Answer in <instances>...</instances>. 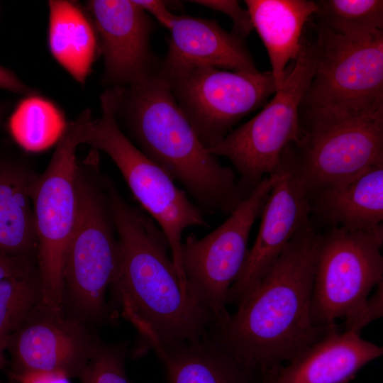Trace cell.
I'll return each instance as SVG.
<instances>
[{
  "label": "cell",
  "instance_id": "cell-1",
  "mask_svg": "<svg viewBox=\"0 0 383 383\" xmlns=\"http://www.w3.org/2000/svg\"><path fill=\"white\" fill-rule=\"evenodd\" d=\"M318 236L312 221L300 230L237 311L209 329L211 337L263 377L335 325L315 326L311 316Z\"/></svg>",
  "mask_w": 383,
  "mask_h": 383
},
{
  "label": "cell",
  "instance_id": "cell-2",
  "mask_svg": "<svg viewBox=\"0 0 383 383\" xmlns=\"http://www.w3.org/2000/svg\"><path fill=\"white\" fill-rule=\"evenodd\" d=\"M115 90V116L123 132L203 212L229 215L250 194L202 144L158 71Z\"/></svg>",
  "mask_w": 383,
  "mask_h": 383
},
{
  "label": "cell",
  "instance_id": "cell-3",
  "mask_svg": "<svg viewBox=\"0 0 383 383\" xmlns=\"http://www.w3.org/2000/svg\"><path fill=\"white\" fill-rule=\"evenodd\" d=\"M110 207L119 245V267L111 286L122 306L145 321L165 344L208 335L211 313L181 284L158 225L129 204L108 177Z\"/></svg>",
  "mask_w": 383,
  "mask_h": 383
},
{
  "label": "cell",
  "instance_id": "cell-4",
  "mask_svg": "<svg viewBox=\"0 0 383 383\" xmlns=\"http://www.w3.org/2000/svg\"><path fill=\"white\" fill-rule=\"evenodd\" d=\"M107 177L99 156L89 152L78 161L77 209L63 266V311L86 323H100L107 315L106 291L119 267V245L111 214Z\"/></svg>",
  "mask_w": 383,
  "mask_h": 383
},
{
  "label": "cell",
  "instance_id": "cell-5",
  "mask_svg": "<svg viewBox=\"0 0 383 383\" xmlns=\"http://www.w3.org/2000/svg\"><path fill=\"white\" fill-rule=\"evenodd\" d=\"M383 226L372 231L329 228L318 234L311 306L313 324L344 318L345 330L360 331L383 313Z\"/></svg>",
  "mask_w": 383,
  "mask_h": 383
},
{
  "label": "cell",
  "instance_id": "cell-6",
  "mask_svg": "<svg viewBox=\"0 0 383 383\" xmlns=\"http://www.w3.org/2000/svg\"><path fill=\"white\" fill-rule=\"evenodd\" d=\"M100 105L101 116L87 124L82 144L104 152L117 166L134 198L164 233L181 284L187 291L181 255L182 235L189 227L209 226L204 212L123 132L115 116L113 88L101 94Z\"/></svg>",
  "mask_w": 383,
  "mask_h": 383
},
{
  "label": "cell",
  "instance_id": "cell-7",
  "mask_svg": "<svg viewBox=\"0 0 383 383\" xmlns=\"http://www.w3.org/2000/svg\"><path fill=\"white\" fill-rule=\"evenodd\" d=\"M92 118L91 110L86 109L66 123L48 167L31 191L41 287L39 307L51 313H64L63 266L77 209L76 153Z\"/></svg>",
  "mask_w": 383,
  "mask_h": 383
},
{
  "label": "cell",
  "instance_id": "cell-8",
  "mask_svg": "<svg viewBox=\"0 0 383 383\" xmlns=\"http://www.w3.org/2000/svg\"><path fill=\"white\" fill-rule=\"evenodd\" d=\"M316 67L315 40L304 38L298 57L273 98L253 118L208 149L232 162L240 175L239 183L249 192L275 172L284 150L301 140L300 107Z\"/></svg>",
  "mask_w": 383,
  "mask_h": 383
},
{
  "label": "cell",
  "instance_id": "cell-9",
  "mask_svg": "<svg viewBox=\"0 0 383 383\" xmlns=\"http://www.w3.org/2000/svg\"><path fill=\"white\" fill-rule=\"evenodd\" d=\"M316 67L300 119L356 115L383 109V30L359 38L317 26Z\"/></svg>",
  "mask_w": 383,
  "mask_h": 383
},
{
  "label": "cell",
  "instance_id": "cell-10",
  "mask_svg": "<svg viewBox=\"0 0 383 383\" xmlns=\"http://www.w3.org/2000/svg\"><path fill=\"white\" fill-rule=\"evenodd\" d=\"M300 123L301 140L283 154L306 196L383 165V109Z\"/></svg>",
  "mask_w": 383,
  "mask_h": 383
},
{
  "label": "cell",
  "instance_id": "cell-11",
  "mask_svg": "<svg viewBox=\"0 0 383 383\" xmlns=\"http://www.w3.org/2000/svg\"><path fill=\"white\" fill-rule=\"evenodd\" d=\"M279 177L277 169L263 178L227 219L204 237L191 234L182 241L187 289L211 313L213 324L230 315L226 309L228 291L245 263L252 225Z\"/></svg>",
  "mask_w": 383,
  "mask_h": 383
},
{
  "label": "cell",
  "instance_id": "cell-12",
  "mask_svg": "<svg viewBox=\"0 0 383 383\" xmlns=\"http://www.w3.org/2000/svg\"><path fill=\"white\" fill-rule=\"evenodd\" d=\"M158 73L207 149L221 142L234 125L277 91L271 72L160 65Z\"/></svg>",
  "mask_w": 383,
  "mask_h": 383
},
{
  "label": "cell",
  "instance_id": "cell-13",
  "mask_svg": "<svg viewBox=\"0 0 383 383\" xmlns=\"http://www.w3.org/2000/svg\"><path fill=\"white\" fill-rule=\"evenodd\" d=\"M84 4L104 59L102 85L128 87L158 71L160 63L150 41L155 23L134 0H89Z\"/></svg>",
  "mask_w": 383,
  "mask_h": 383
},
{
  "label": "cell",
  "instance_id": "cell-14",
  "mask_svg": "<svg viewBox=\"0 0 383 383\" xmlns=\"http://www.w3.org/2000/svg\"><path fill=\"white\" fill-rule=\"evenodd\" d=\"M279 170V179L265 203L257 238L228 291L227 304L238 307L256 288L292 238L311 222L308 198L283 153Z\"/></svg>",
  "mask_w": 383,
  "mask_h": 383
},
{
  "label": "cell",
  "instance_id": "cell-15",
  "mask_svg": "<svg viewBox=\"0 0 383 383\" xmlns=\"http://www.w3.org/2000/svg\"><path fill=\"white\" fill-rule=\"evenodd\" d=\"M98 341L87 324L38 307L10 337L6 349L12 372L60 371L79 378Z\"/></svg>",
  "mask_w": 383,
  "mask_h": 383
},
{
  "label": "cell",
  "instance_id": "cell-16",
  "mask_svg": "<svg viewBox=\"0 0 383 383\" xmlns=\"http://www.w3.org/2000/svg\"><path fill=\"white\" fill-rule=\"evenodd\" d=\"M129 321L161 361L168 383H262V375L243 365L209 334L194 342L162 343L137 315L127 311Z\"/></svg>",
  "mask_w": 383,
  "mask_h": 383
},
{
  "label": "cell",
  "instance_id": "cell-17",
  "mask_svg": "<svg viewBox=\"0 0 383 383\" xmlns=\"http://www.w3.org/2000/svg\"><path fill=\"white\" fill-rule=\"evenodd\" d=\"M382 354L383 348L362 338L360 331H339L335 324L262 383H346Z\"/></svg>",
  "mask_w": 383,
  "mask_h": 383
},
{
  "label": "cell",
  "instance_id": "cell-18",
  "mask_svg": "<svg viewBox=\"0 0 383 383\" xmlns=\"http://www.w3.org/2000/svg\"><path fill=\"white\" fill-rule=\"evenodd\" d=\"M169 30L168 52L160 63L162 67L258 71L244 39L226 31L214 20L176 15Z\"/></svg>",
  "mask_w": 383,
  "mask_h": 383
},
{
  "label": "cell",
  "instance_id": "cell-19",
  "mask_svg": "<svg viewBox=\"0 0 383 383\" xmlns=\"http://www.w3.org/2000/svg\"><path fill=\"white\" fill-rule=\"evenodd\" d=\"M307 198L311 213L329 228L374 231L383 226V165Z\"/></svg>",
  "mask_w": 383,
  "mask_h": 383
},
{
  "label": "cell",
  "instance_id": "cell-20",
  "mask_svg": "<svg viewBox=\"0 0 383 383\" xmlns=\"http://www.w3.org/2000/svg\"><path fill=\"white\" fill-rule=\"evenodd\" d=\"M253 29L257 32L269 56L277 90L288 73L287 65L298 57L302 31L316 11L312 0H245Z\"/></svg>",
  "mask_w": 383,
  "mask_h": 383
},
{
  "label": "cell",
  "instance_id": "cell-21",
  "mask_svg": "<svg viewBox=\"0 0 383 383\" xmlns=\"http://www.w3.org/2000/svg\"><path fill=\"white\" fill-rule=\"evenodd\" d=\"M39 174L25 157L0 162V252L36 261L31 191Z\"/></svg>",
  "mask_w": 383,
  "mask_h": 383
},
{
  "label": "cell",
  "instance_id": "cell-22",
  "mask_svg": "<svg viewBox=\"0 0 383 383\" xmlns=\"http://www.w3.org/2000/svg\"><path fill=\"white\" fill-rule=\"evenodd\" d=\"M48 4L49 50L55 61L84 85L100 55L92 18L79 1L50 0Z\"/></svg>",
  "mask_w": 383,
  "mask_h": 383
},
{
  "label": "cell",
  "instance_id": "cell-23",
  "mask_svg": "<svg viewBox=\"0 0 383 383\" xmlns=\"http://www.w3.org/2000/svg\"><path fill=\"white\" fill-rule=\"evenodd\" d=\"M318 27L349 38L368 36L382 30V0H318Z\"/></svg>",
  "mask_w": 383,
  "mask_h": 383
},
{
  "label": "cell",
  "instance_id": "cell-24",
  "mask_svg": "<svg viewBox=\"0 0 383 383\" xmlns=\"http://www.w3.org/2000/svg\"><path fill=\"white\" fill-rule=\"evenodd\" d=\"M41 287L38 269L0 280V353L10 337L39 307Z\"/></svg>",
  "mask_w": 383,
  "mask_h": 383
},
{
  "label": "cell",
  "instance_id": "cell-25",
  "mask_svg": "<svg viewBox=\"0 0 383 383\" xmlns=\"http://www.w3.org/2000/svg\"><path fill=\"white\" fill-rule=\"evenodd\" d=\"M65 124L57 116L33 113L25 101L13 113L9 127L15 140L25 150L40 151L58 141Z\"/></svg>",
  "mask_w": 383,
  "mask_h": 383
},
{
  "label": "cell",
  "instance_id": "cell-26",
  "mask_svg": "<svg viewBox=\"0 0 383 383\" xmlns=\"http://www.w3.org/2000/svg\"><path fill=\"white\" fill-rule=\"evenodd\" d=\"M126 345L106 343L99 339L95 352L79 378L82 383H131L125 360Z\"/></svg>",
  "mask_w": 383,
  "mask_h": 383
},
{
  "label": "cell",
  "instance_id": "cell-27",
  "mask_svg": "<svg viewBox=\"0 0 383 383\" xmlns=\"http://www.w3.org/2000/svg\"><path fill=\"white\" fill-rule=\"evenodd\" d=\"M192 2L206 6L227 15L233 22L232 33L244 39L253 30L251 17L247 9H243L235 0H197Z\"/></svg>",
  "mask_w": 383,
  "mask_h": 383
},
{
  "label": "cell",
  "instance_id": "cell-28",
  "mask_svg": "<svg viewBox=\"0 0 383 383\" xmlns=\"http://www.w3.org/2000/svg\"><path fill=\"white\" fill-rule=\"evenodd\" d=\"M37 269L36 261L34 260L11 256L0 252V280L27 274Z\"/></svg>",
  "mask_w": 383,
  "mask_h": 383
},
{
  "label": "cell",
  "instance_id": "cell-29",
  "mask_svg": "<svg viewBox=\"0 0 383 383\" xmlns=\"http://www.w3.org/2000/svg\"><path fill=\"white\" fill-rule=\"evenodd\" d=\"M9 375L16 383H70V377L60 371H10Z\"/></svg>",
  "mask_w": 383,
  "mask_h": 383
},
{
  "label": "cell",
  "instance_id": "cell-30",
  "mask_svg": "<svg viewBox=\"0 0 383 383\" xmlns=\"http://www.w3.org/2000/svg\"><path fill=\"white\" fill-rule=\"evenodd\" d=\"M147 13L151 14L164 27L168 30L173 23L176 15L172 13L168 4L160 0H134Z\"/></svg>",
  "mask_w": 383,
  "mask_h": 383
},
{
  "label": "cell",
  "instance_id": "cell-31",
  "mask_svg": "<svg viewBox=\"0 0 383 383\" xmlns=\"http://www.w3.org/2000/svg\"><path fill=\"white\" fill-rule=\"evenodd\" d=\"M0 89L26 96H37L38 89L27 85L11 70L0 65Z\"/></svg>",
  "mask_w": 383,
  "mask_h": 383
},
{
  "label": "cell",
  "instance_id": "cell-32",
  "mask_svg": "<svg viewBox=\"0 0 383 383\" xmlns=\"http://www.w3.org/2000/svg\"><path fill=\"white\" fill-rule=\"evenodd\" d=\"M7 110V104L4 102L0 101V122L3 118L6 111Z\"/></svg>",
  "mask_w": 383,
  "mask_h": 383
},
{
  "label": "cell",
  "instance_id": "cell-33",
  "mask_svg": "<svg viewBox=\"0 0 383 383\" xmlns=\"http://www.w3.org/2000/svg\"><path fill=\"white\" fill-rule=\"evenodd\" d=\"M7 365V360L3 353H0V370L4 368Z\"/></svg>",
  "mask_w": 383,
  "mask_h": 383
},
{
  "label": "cell",
  "instance_id": "cell-34",
  "mask_svg": "<svg viewBox=\"0 0 383 383\" xmlns=\"http://www.w3.org/2000/svg\"></svg>",
  "mask_w": 383,
  "mask_h": 383
}]
</instances>
